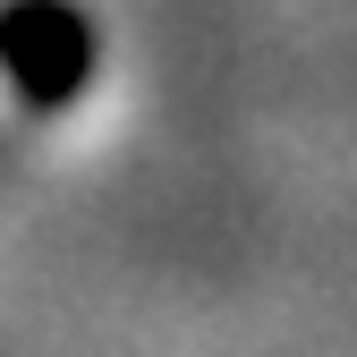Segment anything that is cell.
I'll return each mask as SVG.
<instances>
[{
    "mask_svg": "<svg viewBox=\"0 0 357 357\" xmlns=\"http://www.w3.org/2000/svg\"><path fill=\"white\" fill-rule=\"evenodd\" d=\"M0 77L26 111H68L94 85V17L77 0H9L0 9Z\"/></svg>",
    "mask_w": 357,
    "mask_h": 357,
    "instance_id": "1",
    "label": "cell"
}]
</instances>
